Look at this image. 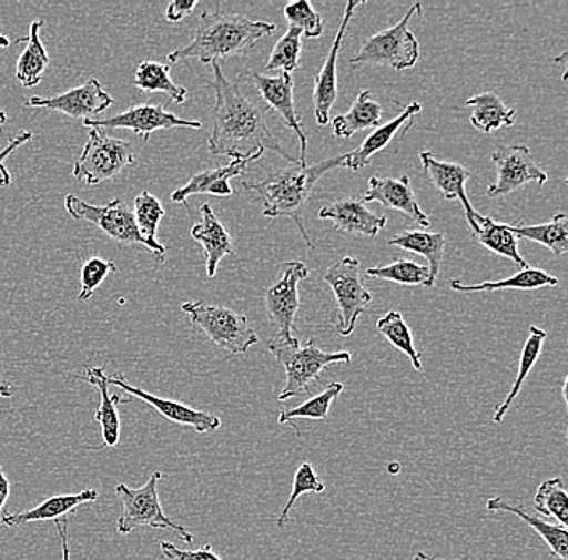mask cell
<instances>
[{
	"instance_id": "cell-2",
	"label": "cell",
	"mask_w": 568,
	"mask_h": 560,
	"mask_svg": "<svg viewBox=\"0 0 568 560\" xmlns=\"http://www.w3.org/2000/svg\"><path fill=\"white\" fill-rule=\"evenodd\" d=\"M276 31L275 23L248 20L234 13L202 12L193 41L184 48L166 55L170 65L184 60L197 59L205 65L230 57L246 55L257 44L258 39Z\"/></svg>"
},
{
	"instance_id": "cell-45",
	"label": "cell",
	"mask_w": 568,
	"mask_h": 560,
	"mask_svg": "<svg viewBox=\"0 0 568 560\" xmlns=\"http://www.w3.org/2000/svg\"><path fill=\"white\" fill-rule=\"evenodd\" d=\"M160 551H162L163 558L170 560H222L212 551L211 544L202 546L195 551H186V549L176 548L173 542L162 541Z\"/></svg>"
},
{
	"instance_id": "cell-11",
	"label": "cell",
	"mask_w": 568,
	"mask_h": 560,
	"mask_svg": "<svg viewBox=\"0 0 568 560\" xmlns=\"http://www.w3.org/2000/svg\"><path fill=\"white\" fill-rule=\"evenodd\" d=\"M491 161L497 173L496 183L486 191L491 200L509 196L531 183L542 186L548 181V173L536 163L527 145L499 147L493 152Z\"/></svg>"
},
{
	"instance_id": "cell-30",
	"label": "cell",
	"mask_w": 568,
	"mask_h": 560,
	"mask_svg": "<svg viewBox=\"0 0 568 560\" xmlns=\"http://www.w3.org/2000/svg\"><path fill=\"white\" fill-rule=\"evenodd\" d=\"M546 338H548V333H546L545 329L538 328V326L535 325L530 326L527 342H525L524 347H521L517 378H515L513 389H510L507 398L496 407L495 414H493V421H495V424H500V421L504 420V417H506V414L509 413L510 407H513L514 400L520 395L525 380H527L528 375L531 374L532 367H535L536 362H538L539 356H541L542 344H545Z\"/></svg>"
},
{
	"instance_id": "cell-8",
	"label": "cell",
	"mask_w": 568,
	"mask_h": 560,
	"mask_svg": "<svg viewBox=\"0 0 568 560\" xmlns=\"http://www.w3.org/2000/svg\"><path fill=\"white\" fill-rule=\"evenodd\" d=\"M134 163V149L128 141L109 136L105 131L89 128L88 143L80 159L74 162V179L87 181L89 186L116 179L126 166Z\"/></svg>"
},
{
	"instance_id": "cell-32",
	"label": "cell",
	"mask_w": 568,
	"mask_h": 560,
	"mask_svg": "<svg viewBox=\"0 0 568 560\" xmlns=\"http://www.w3.org/2000/svg\"><path fill=\"white\" fill-rule=\"evenodd\" d=\"M42 21H33L30 27V34L24 39L27 48L21 52L17 60V80L23 88H34L41 83L42 73L48 70L49 59L48 51L39 38Z\"/></svg>"
},
{
	"instance_id": "cell-7",
	"label": "cell",
	"mask_w": 568,
	"mask_h": 560,
	"mask_svg": "<svg viewBox=\"0 0 568 560\" xmlns=\"http://www.w3.org/2000/svg\"><path fill=\"white\" fill-rule=\"evenodd\" d=\"M181 310L215 346L233 356L246 354L252 346L258 344L257 333L248 325L247 317L229 307L190 301L181 306Z\"/></svg>"
},
{
	"instance_id": "cell-49",
	"label": "cell",
	"mask_w": 568,
	"mask_h": 560,
	"mask_svg": "<svg viewBox=\"0 0 568 560\" xmlns=\"http://www.w3.org/2000/svg\"><path fill=\"white\" fill-rule=\"evenodd\" d=\"M10 496V481L7 478L6 471L0 466V512H2L3 506H6L7 499Z\"/></svg>"
},
{
	"instance_id": "cell-28",
	"label": "cell",
	"mask_w": 568,
	"mask_h": 560,
	"mask_svg": "<svg viewBox=\"0 0 568 560\" xmlns=\"http://www.w3.org/2000/svg\"><path fill=\"white\" fill-rule=\"evenodd\" d=\"M465 105L471 109V125L483 133L491 134L500 128L514 126L515 110L507 108L495 92L486 91L465 101Z\"/></svg>"
},
{
	"instance_id": "cell-12",
	"label": "cell",
	"mask_w": 568,
	"mask_h": 560,
	"mask_svg": "<svg viewBox=\"0 0 568 560\" xmlns=\"http://www.w3.org/2000/svg\"><path fill=\"white\" fill-rule=\"evenodd\" d=\"M307 276V265L300 261L286 262L283 265L282 278L266 289V314L275 328L276 338L283 342L294 338V318L300 308V285Z\"/></svg>"
},
{
	"instance_id": "cell-26",
	"label": "cell",
	"mask_w": 568,
	"mask_h": 560,
	"mask_svg": "<svg viewBox=\"0 0 568 560\" xmlns=\"http://www.w3.org/2000/svg\"><path fill=\"white\" fill-rule=\"evenodd\" d=\"M468 225L474 232L475 240L483 244L486 250L500 255V257L509 258L521 271L528 267L527 261L518 253V240L510 232L507 223H496L495 220L485 217V215L477 212L474 218L468 220Z\"/></svg>"
},
{
	"instance_id": "cell-27",
	"label": "cell",
	"mask_w": 568,
	"mask_h": 560,
	"mask_svg": "<svg viewBox=\"0 0 568 560\" xmlns=\"http://www.w3.org/2000/svg\"><path fill=\"white\" fill-rule=\"evenodd\" d=\"M486 509L489 512H509L517 516L521 522L531 527L539 537L545 540L546 544L549 546L550 554L556 556L560 560L568 559V531L566 527L560 525H552L545 522L541 517L530 516L525 512L520 506H515L513 502L506 501L503 498H491L486 502Z\"/></svg>"
},
{
	"instance_id": "cell-15",
	"label": "cell",
	"mask_w": 568,
	"mask_h": 560,
	"mask_svg": "<svg viewBox=\"0 0 568 560\" xmlns=\"http://www.w3.org/2000/svg\"><path fill=\"white\" fill-rule=\"evenodd\" d=\"M113 98L104 91V86L99 80L91 78L81 86L63 92V94L52 95V98H30L27 105L30 108H42L55 110L74 120H94L95 116L104 113L106 109L112 108Z\"/></svg>"
},
{
	"instance_id": "cell-33",
	"label": "cell",
	"mask_w": 568,
	"mask_h": 560,
	"mask_svg": "<svg viewBox=\"0 0 568 560\" xmlns=\"http://www.w3.org/2000/svg\"><path fill=\"white\" fill-rule=\"evenodd\" d=\"M515 237L535 241L549 250L554 255H566L568 253V217L567 214L554 215L549 223L542 225H524L518 222L509 225Z\"/></svg>"
},
{
	"instance_id": "cell-24",
	"label": "cell",
	"mask_w": 568,
	"mask_h": 560,
	"mask_svg": "<svg viewBox=\"0 0 568 560\" xmlns=\"http://www.w3.org/2000/svg\"><path fill=\"white\" fill-rule=\"evenodd\" d=\"M422 112L420 102H412L408 104L396 119L390 120V122L385 123V125L376 128L373 130L367 138H365L364 143L358 145L357 149H354L353 152H347L346 159H344L343 166L344 169L354 170V172H358V170L364 169L371 163L373 155L382 152L383 149L388 147L390 141L394 140L397 133H399L400 128L404 125H410L414 116H417L418 113Z\"/></svg>"
},
{
	"instance_id": "cell-42",
	"label": "cell",
	"mask_w": 568,
	"mask_h": 560,
	"mask_svg": "<svg viewBox=\"0 0 568 560\" xmlns=\"http://www.w3.org/2000/svg\"><path fill=\"white\" fill-rule=\"evenodd\" d=\"M322 492H325V483L320 480L317 471L308 462L301 464L300 469L294 474L290 499H287L286 506L283 507L282 513H280L278 520H276L278 528H283L284 523L287 522L291 509H293L302 495H322Z\"/></svg>"
},
{
	"instance_id": "cell-40",
	"label": "cell",
	"mask_w": 568,
	"mask_h": 560,
	"mask_svg": "<svg viewBox=\"0 0 568 560\" xmlns=\"http://www.w3.org/2000/svg\"><path fill=\"white\" fill-rule=\"evenodd\" d=\"M535 509L541 516L554 517L560 527L568 525V495L562 478H549L536 489Z\"/></svg>"
},
{
	"instance_id": "cell-47",
	"label": "cell",
	"mask_w": 568,
	"mask_h": 560,
	"mask_svg": "<svg viewBox=\"0 0 568 560\" xmlns=\"http://www.w3.org/2000/svg\"><path fill=\"white\" fill-rule=\"evenodd\" d=\"M199 6L197 0H175L166 7L165 20L170 23H178L184 19V17L193 13L195 7Z\"/></svg>"
},
{
	"instance_id": "cell-34",
	"label": "cell",
	"mask_w": 568,
	"mask_h": 560,
	"mask_svg": "<svg viewBox=\"0 0 568 560\" xmlns=\"http://www.w3.org/2000/svg\"><path fill=\"white\" fill-rule=\"evenodd\" d=\"M559 285V279L556 276H550L548 272L539 271V268H524L517 275L510 276L500 282H485L479 285H464L460 279H453L450 288L457 293H479V291H500V289H517V291H532L539 288H554Z\"/></svg>"
},
{
	"instance_id": "cell-50",
	"label": "cell",
	"mask_w": 568,
	"mask_h": 560,
	"mask_svg": "<svg viewBox=\"0 0 568 560\" xmlns=\"http://www.w3.org/2000/svg\"><path fill=\"white\" fill-rule=\"evenodd\" d=\"M16 395V386L12 383L0 380V398L10 399Z\"/></svg>"
},
{
	"instance_id": "cell-52",
	"label": "cell",
	"mask_w": 568,
	"mask_h": 560,
	"mask_svg": "<svg viewBox=\"0 0 568 560\" xmlns=\"http://www.w3.org/2000/svg\"><path fill=\"white\" fill-rule=\"evenodd\" d=\"M412 560H436L435 558H432V556L425 554V552H417L415 554V558Z\"/></svg>"
},
{
	"instance_id": "cell-51",
	"label": "cell",
	"mask_w": 568,
	"mask_h": 560,
	"mask_svg": "<svg viewBox=\"0 0 568 560\" xmlns=\"http://www.w3.org/2000/svg\"><path fill=\"white\" fill-rule=\"evenodd\" d=\"M12 44L13 42L10 41L9 38L3 37V34H0V48H10V45Z\"/></svg>"
},
{
	"instance_id": "cell-13",
	"label": "cell",
	"mask_w": 568,
	"mask_h": 560,
	"mask_svg": "<svg viewBox=\"0 0 568 560\" xmlns=\"http://www.w3.org/2000/svg\"><path fill=\"white\" fill-rule=\"evenodd\" d=\"M87 128L95 130H130L134 134H140L142 141L148 143L149 136L159 130H173V128H190V130H201L202 123L194 120H183L175 113L166 112L163 105L142 104L131 108L119 115L110 116L104 120H87Z\"/></svg>"
},
{
	"instance_id": "cell-31",
	"label": "cell",
	"mask_w": 568,
	"mask_h": 560,
	"mask_svg": "<svg viewBox=\"0 0 568 560\" xmlns=\"http://www.w3.org/2000/svg\"><path fill=\"white\" fill-rule=\"evenodd\" d=\"M388 244L389 246L408 251V253L424 255L426 261H428L432 283L435 285L439 272H442L444 247H446V236H444V233L404 232L390 237Z\"/></svg>"
},
{
	"instance_id": "cell-46",
	"label": "cell",
	"mask_w": 568,
	"mask_h": 560,
	"mask_svg": "<svg viewBox=\"0 0 568 560\" xmlns=\"http://www.w3.org/2000/svg\"><path fill=\"white\" fill-rule=\"evenodd\" d=\"M33 136L34 134L31 133V131H20V133L13 136L12 140L9 141V144L0 151V187L10 186V183H12V175H10L3 162H6V159L9 157L12 152H16L18 147L33 140Z\"/></svg>"
},
{
	"instance_id": "cell-10",
	"label": "cell",
	"mask_w": 568,
	"mask_h": 560,
	"mask_svg": "<svg viewBox=\"0 0 568 560\" xmlns=\"http://www.w3.org/2000/svg\"><path fill=\"white\" fill-rule=\"evenodd\" d=\"M323 279L332 288L339 307L337 332L341 336L353 335L358 317L372 303L371 291L362 285L361 262L355 257L341 258L323 273Z\"/></svg>"
},
{
	"instance_id": "cell-29",
	"label": "cell",
	"mask_w": 568,
	"mask_h": 560,
	"mask_svg": "<svg viewBox=\"0 0 568 560\" xmlns=\"http://www.w3.org/2000/svg\"><path fill=\"white\" fill-rule=\"evenodd\" d=\"M383 109L375 101L371 91H362L355 99L353 108L344 115L333 119V133L337 138H353L358 131L378 128L382 123Z\"/></svg>"
},
{
	"instance_id": "cell-38",
	"label": "cell",
	"mask_w": 568,
	"mask_h": 560,
	"mask_svg": "<svg viewBox=\"0 0 568 560\" xmlns=\"http://www.w3.org/2000/svg\"><path fill=\"white\" fill-rule=\"evenodd\" d=\"M343 389V383H329L320 395L305 400L301 406L294 407V409L282 410L278 416V424H293L294 420H300V418H304V420H326L329 416L332 404L339 398Z\"/></svg>"
},
{
	"instance_id": "cell-6",
	"label": "cell",
	"mask_w": 568,
	"mask_h": 560,
	"mask_svg": "<svg viewBox=\"0 0 568 560\" xmlns=\"http://www.w3.org/2000/svg\"><path fill=\"white\" fill-rule=\"evenodd\" d=\"M414 16H422V3L412 6L406 17L393 28L368 38L362 44L361 51L351 59V63L389 67L397 72L414 69L420 59V44L408 28Z\"/></svg>"
},
{
	"instance_id": "cell-4",
	"label": "cell",
	"mask_w": 568,
	"mask_h": 560,
	"mask_svg": "<svg viewBox=\"0 0 568 560\" xmlns=\"http://www.w3.org/2000/svg\"><path fill=\"white\" fill-rule=\"evenodd\" d=\"M268 350L286 371V383L278 396L280 403H286L307 393L329 365H349L353 360V354L347 350L325 353L315 342L301 344L297 338L290 342L275 338L268 344Z\"/></svg>"
},
{
	"instance_id": "cell-1",
	"label": "cell",
	"mask_w": 568,
	"mask_h": 560,
	"mask_svg": "<svg viewBox=\"0 0 568 560\" xmlns=\"http://www.w3.org/2000/svg\"><path fill=\"white\" fill-rule=\"evenodd\" d=\"M215 92L213 126L209 138V151L212 155H229L231 159L244 157L261 149L276 152L284 161L300 165V161L286 151L266 125L270 109L258 99H252L241 90V77L230 81L219 62L212 63Z\"/></svg>"
},
{
	"instance_id": "cell-36",
	"label": "cell",
	"mask_w": 568,
	"mask_h": 560,
	"mask_svg": "<svg viewBox=\"0 0 568 560\" xmlns=\"http://www.w3.org/2000/svg\"><path fill=\"white\" fill-rule=\"evenodd\" d=\"M133 215L141 236L154 247L158 261H165L166 247L158 241L159 225L162 218L165 217L163 205L160 204L158 197L152 196L148 191H142L134 200Z\"/></svg>"
},
{
	"instance_id": "cell-3",
	"label": "cell",
	"mask_w": 568,
	"mask_h": 560,
	"mask_svg": "<svg viewBox=\"0 0 568 560\" xmlns=\"http://www.w3.org/2000/svg\"><path fill=\"white\" fill-rule=\"evenodd\" d=\"M344 159H346V154L336 155V157L315 163V165H294L290 169H280L266 173L265 179L257 183L243 181L241 184L244 190L258 194L262 205H264V212H262L264 217L293 220L300 228L302 240L311 250H314L311 236L307 235V230L302 222L305 204L311 200L312 191L318 180L329 170L343 166Z\"/></svg>"
},
{
	"instance_id": "cell-41",
	"label": "cell",
	"mask_w": 568,
	"mask_h": 560,
	"mask_svg": "<svg viewBox=\"0 0 568 560\" xmlns=\"http://www.w3.org/2000/svg\"><path fill=\"white\" fill-rule=\"evenodd\" d=\"M302 52V31L287 27L286 33L276 42L266 62V72H282L293 74L300 69Z\"/></svg>"
},
{
	"instance_id": "cell-16",
	"label": "cell",
	"mask_w": 568,
	"mask_h": 560,
	"mask_svg": "<svg viewBox=\"0 0 568 560\" xmlns=\"http://www.w3.org/2000/svg\"><path fill=\"white\" fill-rule=\"evenodd\" d=\"M106 383L123 389L124 393L133 396V398H138L142 403L154 407L160 416L172 421V424L193 428L197 434H212V431H216L222 427V420L213 416V414L202 413V410L193 409V407L178 403V400L159 398V396L151 395V393L144 391V389L138 388V386L130 385V383L124 380L122 374L112 375V377L106 375Z\"/></svg>"
},
{
	"instance_id": "cell-48",
	"label": "cell",
	"mask_w": 568,
	"mask_h": 560,
	"mask_svg": "<svg viewBox=\"0 0 568 560\" xmlns=\"http://www.w3.org/2000/svg\"><path fill=\"white\" fill-rule=\"evenodd\" d=\"M55 528L59 531L60 544H62V560H70V544H69V519L55 520Z\"/></svg>"
},
{
	"instance_id": "cell-9",
	"label": "cell",
	"mask_w": 568,
	"mask_h": 560,
	"mask_svg": "<svg viewBox=\"0 0 568 560\" xmlns=\"http://www.w3.org/2000/svg\"><path fill=\"white\" fill-rule=\"evenodd\" d=\"M65 211L71 218L98 226L116 243L138 244L155 255L154 247L141 236L134 223L133 211L122 200H113L105 205H94L69 194L65 197Z\"/></svg>"
},
{
	"instance_id": "cell-44",
	"label": "cell",
	"mask_w": 568,
	"mask_h": 560,
	"mask_svg": "<svg viewBox=\"0 0 568 560\" xmlns=\"http://www.w3.org/2000/svg\"><path fill=\"white\" fill-rule=\"evenodd\" d=\"M116 271H119L116 265L113 264V262L105 261V258H88L83 267H81V291L80 294H78V299L83 301V303L84 301L91 299L92 294L105 282L106 276H109L110 273H116Z\"/></svg>"
},
{
	"instance_id": "cell-21",
	"label": "cell",
	"mask_w": 568,
	"mask_h": 560,
	"mask_svg": "<svg viewBox=\"0 0 568 560\" xmlns=\"http://www.w3.org/2000/svg\"><path fill=\"white\" fill-rule=\"evenodd\" d=\"M320 220H332L339 232L347 235L375 237L385 228L388 218L385 215H375L368 211L367 205L358 200L337 201L328 207L320 208Z\"/></svg>"
},
{
	"instance_id": "cell-18",
	"label": "cell",
	"mask_w": 568,
	"mask_h": 560,
	"mask_svg": "<svg viewBox=\"0 0 568 560\" xmlns=\"http://www.w3.org/2000/svg\"><path fill=\"white\" fill-rule=\"evenodd\" d=\"M361 0H351L344 9V17L341 20L339 30H337L335 41H333L329 54L323 63L322 70L315 78L314 86V104L315 120L320 126H326L329 123V113L336 102L337 95V57H339L341 45H343L344 37H346L347 27L353 20L355 9L362 6Z\"/></svg>"
},
{
	"instance_id": "cell-25",
	"label": "cell",
	"mask_w": 568,
	"mask_h": 560,
	"mask_svg": "<svg viewBox=\"0 0 568 560\" xmlns=\"http://www.w3.org/2000/svg\"><path fill=\"white\" fill-rule=\"evenodd\" d=\"M99 499V491L95 489H87V491L78 492V495H59L45 499L41 505L33 509L24 510L20 513H7L2 517L3 527L17 528L21 525L33 522H48V520L63 519L74 509L89 502H95Z\"/></svg>"
},
{
	"instance_id": "cell-22",
	"label": "cell",
	"mask_w": 568,
	"mask_h": 560,
	"mask_svg": "<svg viewBox=\"0 0 568 560\" xmlns=\"http://www.w3.org/2000/svg\"><path fill=\"white\" fill-rule=\"evenodd\" d=\"M83 380L94 386L99 395H101V404H99L98 410H95L94 420L101 425L102 445L91 449L101 451L104 448H115L120 441V430H122L119 406L128 403V400H123L119 395L110 393L104 367H88L87 377Z\"/></svg>"
},
{
	"instance_id": "cell-54",
	"label": "cell",
	"mask_w": 568,
	"mask_h": 560,
	"mask_svg": "<svg viewBox=\"0 0 568 560\" xmlns=\"http://www.w3.org/2000/svg\"><path fill=\"white\" fill-rule=\"evenodd\" d=\"M562 396H564V403H568L567 400V378H564V385H562Z\"/></svg>"
},
{
	"instance_id": "cell-14",
	"label": "cell",
	"mask_w": 568,
	"mask_h": 560,
	"mask_svg": "<svg viewBox=\"0 0 568 560\" xmlns=\"http://www.w3.org/2000/svg\"><path fill=\"white\" fill-rule=\"evenodd\" d=\"M247 80L254 84L255 91L261 95V101L266 108L275 110L287 126L297 134L301 143V166L307 165V134L302 126L300 115L294 105V78L293 74L282 73L278 77H265V74L247 72Z\"/></svg>"
},
{
	"instance_id": "cell-19",
	"label": "cell",
	"mask_w": 568,
	"mask_h": 560,
	"mask_svg": "<svg viewBox=\"0 0 568 560\" xmlns=\"http://www.w3.org/2000/svg\"><path fill=\"white\" fill-rule=\"evenodd\" d=\"M364 204L367 202H378L390 211L400 212L408 220L417 225L428 228L432 225L428 215L422 211L417 200H415L414 190H412L410 179L407 175L400 179H378L372 176L368 180V190L361 200Z\"/></svg>"
},
{
	"instance_id": "cell-20",
	"label": "cell",
	"mask_w": 568,
	"mask_h": 560,
	"mask_svg": "<svg viewBox=\"0 0 568 560\" xmlns=\"http://www.w3.org/2000/svg\"><path fill=\"white\" fill-rule=\"evenodd\" d=\"M422 165L425 172L428 173L429 180L435 184L436 190L442 193L446 201H460L464 205L465 217L468 220L474 218L477 214L471 202L467 197V181L470 180V170L465 169L464 165L454 162L438 161L432 152H420Z\"/></svg>"
},
{
	"instance_id": "cell-39",
	"label": "cell",
	"mask_w": 568,
	"mask_h": 560,
	"mask_svg": "<svg viewBox=\"0 0 568 560\" xmlns=\"http://www.w3.org/2000/svg\"><path fill=\"white\" fill-rule=\"evenodd\" d=\"M367 275L371 278L385 279V282L404 286H425V288L435 286L429 276L428 265H420L406 258H399L385 267L368 268Z\"/></svg>"
},
{
	"instance_id": "cell-35",
	"label": "cell",
	"mask_w": 568,
	"mask_h": 560,
	"mask_svg": "<svg viewBox=\"0 0 568 560\" xmlns=\"http://www.w3.org/2000/svg\"><path fill=\"white\" fill-rule=\"evenodd\" d=\"M170 70H172V65H163V63L144 60L138 67L133 84L140 88L142 92H145V94L163 92L175 104H184L187 99V91L183 86H178L172 77H170Z\"/></svg>"
},
{
	"instance_id": "cell-23",
	"label": "cell",
	"mask_w": 568,
	"mask_h": 560,
	"mask_svg": "<svg viewBox=\"0 0 568 560\" xmlns=\"http://www.w3.org/2000/svg\"><path fill=\"white\" fill-rule=\"evenodd\" d=\"M201 215V222L191 228V236L204 250L205 271H207L209 278H213L222 258L234 253L233 241L223 223L216 217L215 212L212 211L211 205H202Z\"/></svg>"
},
{
	"instance_id": "cell-43",
	"label": "cell",
	"mask_w": 568,
	"mask_h": 560,
	"mask_svg": "<svg viewBox=\"0 0 568 560\" xmlns=\"http://www.w3.org/2000/svg\"><path fill=\"white\" fill-rule=\"evenodd\" d=\"M283 16L290 27L302 31V38L315 39L322 37V17L307 0H300V2H293L284 7Z\"/></svg>"
},
{
	"instance_id": "cell-53",
	"label": "cell",
	"mask_w": 568,
	"mask_h": 560,
	"mask_svg": "<svg viewBox=\"0 0 568 560\" xmlns=\"http://www.w3.org/2000/svg\"><path fill=\"white\" fill-rule=\"evenodd\" d=\"M7 120H9V116H7V113L3 112V110H0V128L6 125Z\"/></svg>"
},
{
	"instance_id": "cell-5",
	"label": "cell",
	"mask_w": 568,
	"mask_h": 560,
	"mask_svg": "<svg viewBox=\"0 0 568 560\" xmlns=\"http://www.w3.org/2000/svg\"><path fill=\"white\" fill-rule=\"evenodd\" d=\"M165 480L162 471L155 470L144 487L133 489L126 485H116L115 492L123 505V513L116 522L120 534L133 533L138 528H154L176 533L184 542H193L194 537L183 525L173 522L165 512L159 498V483Z\"/></svg>"
},
{
	"instance_id": "cell-17",
	"label": "cell",
	"mask_w": 568,
	"mask_h": 560,
	"mask_svg": "<svg viewBox=\"0 0 568 560\" xmlns=\"http://www.w3.org/2000/svg\"><path fill=\"white\" fill-rule=\"evenodd\" d=\"M264 149L244 155V157L231 159L229 165L219 169L204 170L195 173L190 181L180 190L173 191L170 201L175 204H186L187 200L195 194H211V196L231 197L234 194L230 180L244 175L251 163L258 162L264 155Z\"/></svg>"
},
{
	"instance_id": "cell-37",
	"label": "cell",
	"mask_w": 568,
	"mask_h": 560,
	"mask_svg": "<svg viewBox=\"0 0 568 560\" xmlns=\"http://www.w3.org/2000/svg\"><path fill=\"white\" fill-rule=\"evenodd\" d=\"M376 329H378L379 335L385 336L397 350L406 354L415 370H422V354L415 349L414 335H412L410 328H408L400 312L390 310L388 314L383 315V317L376 322Z\"/></svg>"
}]
</instances>
